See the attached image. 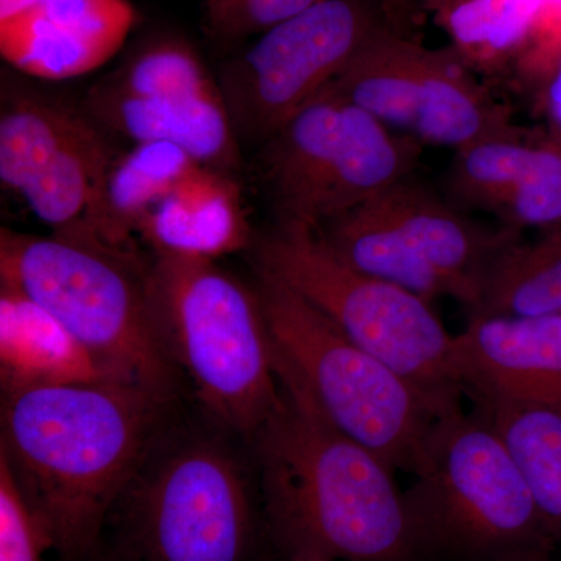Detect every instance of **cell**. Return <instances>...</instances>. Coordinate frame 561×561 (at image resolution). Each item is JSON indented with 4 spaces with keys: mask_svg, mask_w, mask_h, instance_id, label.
Returning <instances> with one entry per match:
<instances>
[{
    "mask_svg": "<svg viewBox=\"0 0 561 561\" xmlns=\"http://www.w3.org/2000/svg\"><path fill=\"white\" fill-rule=\"evenodd\" d=\"M165 404L113 379L9 391L0 461L61 561L101 548L106 518L157 443Z\"/></svg>",
    "mask_w": 561,
    "mask_h": 561,
    "instance_id": "1",
    "label": "cell"
},
{
    "mask_svg": "<svg viewBox=\"0 0 561 561\" xmlns=\"http://www.w3.org/2000/svg\"><path fill=\"white\" fill-rule=\"evenodd\" d=\"M256 449L265 524L280 556L323 561H415L394 471L334 430L280 378Z\"/></svg>",
    "mask_w": 561,
    "mask_h": 561,
    "instance_id": "2",
    "label": "cell"
},
{
    "mask_svg": "<svg viewBox=\"0 0 561 561\" xmlns=\"http://www.w3.org/2000/svg\"><path fill=\"white\" fill-rule=\"evenodd\" d=\"M0 276L2 287L49 312L106 378L172 400L179 371L158 337L149 268L136 251L2 230Z\"/></svg>",
    "mask_w": 561,
    "mask_h": 561,
    "instance_id": "3",
    "label": "cell"
},
{
    "mask_svg": "<svg viewBox=\"0 0 561 561\" xmlns=\"http://www.w3.org/2000/svg\"><path fill=\"white\" fill-rule=\"evenodd\" d=\"M147 289L165 356L206 413L253 437L280 398L275 350L257 295L216 261L157 254Z\"/></svg>",
    "mask_w": 561,
    "mask_h": 561,
    "instance_id": "4",
    "label": "cell"
},
{
    "mask_svg": "<svg viewBox=\"0 0 561 561\" xmlns=\"http://www.w3.org/2000/svg\"><path fill=\"white\" fill-rule=\"evenodd\" d=\"M256 295L280 378L294 382L334 430L391 470L415 474L432 427L446 412L261 268Z\"/></svg>",
    "mask_w": 561,
    "mask_h": 561,
    "instance_id": "5",
    "label": "cell"
},
{
    "mask_svg": "<svg viewBox=\"0 0 561 561\" xmlns=\"http://www.w3.org/2000/svg\"><path fill=\"white\" fill-rule=\"evenodd\" d=\"M413 478L402 496L415 561H491L556 546L481 412L460 405L438 416Z\"/></svg>",
    "mask_w": 561,
    "mask_h": 561,
    "instance_id": "6",
    "label": "cell"
},
{
    "mask_svg": "<svg viewBox=\"0 0 561 561\" xmlns=\"http://www.w3.org/2000/svg\"><path fill=\"white\" fill-rule=\"evenodd\" d=\"M257 264L443 412L460 408L465 393L454 370V334L431 301L356 271L301 225L279 221L261 239Z\"/></svg>",
    "mask_w": 561,
    "mask_h": 561,
    "instance_id": "7",
    "label": "cell"
},
{
    "mask_svg": "<svg viewBox=\"0 0 561 561\" xmlns=\"http://www.w3.org/2000/svg\"><path fill=\"white\" fill-rule=\"evenodd\" d=\"M423 144L360 106L323 94L265 142L280 224L319 230L413 175Z\"/></svg>",
    "mask_w": 561,
    "mask_h": 561,
    "instance_id": "8",
    "label": "cell"
},
{
    "mask_svg": "<svg viewBox=\"0 0 561 561\" xmlns=\"http://www.w3.org/2000/svg\"><path fill=\"white\" fill-rule=\"evenodd\" d=\"M157 445V443H154ZM239 460L216 440L154 446L122 494V542L130 561H247L253 502Z\"/></svg>",
    "mask_w": 561,
    "mask_h": 561,
    "instance_id": "9",
    "label": "cell"
},
{
    "mask_svg": "<svg viewBox=\"0 0 561 561\" xmlns=\"http://www.w3.org/2000/svg\"><path fill=\"white\" fill-rule=\"evenodd\" d=\"M423 146L454 151L519 127L511 106L451 47L432 49L387 25L324 91Z\"/></svg>",
    "mask_w": 561,
    "mask_h": 561,
    "instance_id": "10",
    "label": "cell"
},
{
    "mask_svg": "<svg viewBox=\"0 0 561 561\" xmlns=\"http://www.w3.org/2000/svg\"><path fill=\"white\" fill-rule=\"evenodd\" d=\"M387 25L394 24L378 0H321L261 33L228 72L224 95L232 124L267 142Z\"/></svg>",
    "mask_w": 561,
    "mask_h": 561,
    "instance_id": "11",
    "label": "cell"
},
{
    "mask_svg": "<svg viewBox=\"0 0 561 561\" xmlns=\"http://www.w3.org/2000/svg\"><path fill=\"white\" fill-rule=\"evenodd\" d=\"M116 157L79 111L36 94H18L3 105L0 180L55 236L111 247L105 190Z\"/></svg>",
    "mask_w": 561,
    "mask_h": 561,
    "instance_id": "12",
    "label": "cell"
},
{
    "mask_svg": "<svg viewBox=\"0 0 561 561\" xmlns=\"http://www.w3.org/2000/svg\"><path fill=\"white\" fill-rule=\"evenodd\" d=\"M88 103L92 119L135 144H173L213 169L238 160L225 95L194 50L176 41L139 51Z\"/></svg>",
    "mask_w": 561,
    "mask_h": 561,
    "instance_id": "13",
    "label": "cell"
},
{
    "mask_svg": "<svg viewBox=\"0 0 561 561\" xmlns=\"http://www.w3.org/2000/svg\"><path fill=\"white\" fill-rule=\"evenodd\" d=\"M454 370L476 405L561 415V317L470 316L454 334Z\"/></svg>",
    "mask_w": 561,
    "mask_h": 561,
    "instance_id": "14",
    "label": "cell"
},
{
    "mask_svg": "<svg viewBox=\"0 0 561 561\" xmlns=\"http://www.w3.org/2000/svg\"><path fill=\"white\" fill-rule=\"evenodd\" d=\"M135 22L128 0H43L0 21V54L35 79H76L110 61Z\"/></svg>",
    "mask_w": 561,
    "mask_h": 561,
    "instance_id": "15",
    "label": "cell"
},
{
    "mask_svg": "<svg viewBox=\"0 0 561 561\" xmlns=\"http://www.w3.org/2000/svg\"><path fill=\"white\" fill-rule=\"evenodd\" d=\"M378 201L415 260L438 279L446 297L468 311L479 300L491 261L505 243L523 236L504 225L490 227L472 220L413 175L383 192Z\"/></svg>",
    "mask_w": 561,
    "mask_h": 561,
    "instance_id": "16",
    "label": "cell"
},
{
    "mask_svg": "<svg viewBox=\"0 0 561 561\" xmlns=\"http://www.w3.org/2000/svg\"><path fill=\"white\" fill-rule=\"evenodd\" d=\"M139 234L157 254L216 261L245 247L250 227L238 186L201 165L150 210Z\"/></svg>",
    "mask_w": 561,
    "mask_h": 561,
    "instance_id": "17",
    "label": "cell"
},
{
    "mask_svg": "<svg viewBox=\"0 0 561 561\" xmlns=\"http://www.w3.org/2000/svg\"><path fill=\"white\" fill-rule=\"evenodd\" d=\"M545 0H421L449 47L483 80L512 83Z\"/></svg>",
    "mask_w": 561,
    "mask_h": 561,
    "instance_id": "18",
    "label": "cell"
},
{
    "mask_svg": "<svg viewBox=\"0 0 561 561\" xmlns=\"http://www.w3.org/2000/svg\"><path fill=\"white\" fill-rule=\"evenodd\" d=\"M561 162V136L527 128L479 140L454 151L449 168L451 202L459 208L496 214L519 187Z\"/></svg>",
    "mask_w": 561,
    "mask_h": 561,
    "instance_id": "19",
    "label": "cell"
},
{
    "mask_svg": "<svg viewBox=\"0 0 561 561\" xmlns=\"http://www.w3.org/2000/svg\"><path fill=\"white\" fill-rule=\"evenodd\" d=\"M0 348L9 391L108 379L49 312L5 287L0 297Z\"/></svg>",
    "mask_w": 561,
    "mask_h": 561,
    "instance_id": "20",
    "label": "cell"
},
{
    "mask_svg": "<svg viewBox=\"0 0 561 561\" xmlns=\"http://www.w3.org/2000/svg\"><path fill=\"white\" fill-rule=\"evenodd\" d=\"M470 316L561 317V225L505 243Z\"/></svg>",
    "mask_w": 561,
    "mask_h": 561,
    "instance_id": "21",
    "label": "cell"
},
{
    "mask_svg": "<svg viewBox=\"0 0 561 561\" xmlns=\"http://www.w3.org/2000/svg\"><path fill=\"white\" fill-rule=\"evenodd\" d=\"M202 162L169 142H138L117 154L105 190L106 239L113 249H133V234L158 203L172 194Z\"/></svg>",
    "mask_w": 561,
    "mask_h": 561,
    "instance_id": "22",
    "label": "cell"
},
{
    "mask_svg": "<svg viewBox=\"0 0 561 561\" xmlns=\"http://www.w3.org/2000/svg\"><path fill=\"white\" fill-rule=\"evenodd\" d=\"M511 451L542 527L561 545V415L526 405H476Z\"/></svg>",
    "mask_w": 561,
    "mask_h": 561,
    "instance_id": "23",
    "label": "cell"
},
{
    "mask_svg": "<svg viewBox=\"0 0 561 561\" xmlns=\"http://www.w3.org/2000/svg\"><path fill=\"white\" fill-rule=\"evenodd\" d=\"M50 542L0 461V561H41Z\"/></svg>",
    "mask_w": 561,
    "mask_h": 561,
    "instance_id": "24",
    "label": "cell"
},
{
    "mask_svg": "<svg viewBox=\"0 0 561 561\" xmlns=\"http://www.w3.org/2000/svg\"><path fill=\"white\" fill-rule=\"evenodd\" d=\"M494 216L500 225L523 232L561 225V162L519 187Z\"/></svg>",
    "mask_w": 561,
    "mask_h": 561,
    "instance_id": "25",
    "label": "cell"
},
{
    "mask_svg": "<svg viewBox=\"0 0 561 561\" xmlns=\"http://www.w3.org/2000/svg\"><path fill=\"white\" fill-rule=\"evenodd\" d=\"M319 2L321 0H224L210 16L221 31L231 35H261Z\"/></svg>",
    "mask_w": 561,
    "mask_h": 561,
    "instance_id": "26",
    "label": "cell"
},
{
    "mask_svg": "<svg viewBox=\"0 0 561 561\" xmlns=\"http://www.w3.org/2000/svg\"><path fill=\"white\" fill-rule=\"evenodd\" d=\"M560 57L561 0H545L529 49L513 76V87L529 94Z\"/></svg>",
    "mask_w": 561,
    "mask_h": 561,
    "instance_id": "27",
    "label": "cell"
},
{
    "mask_svg": "<svg viewBox=\"0 0 561 561\" xmlns=\"http://www.w3.org/2000/svg\"><path fill=\"white\" fill-rule=\"evenodd\" d=\"M529 94L542 127L561 136V57Z\"/></svg>",
    "mask_w": 561,
    "mask_h": 561,
    "instance_id": "28",
    "label": "cell"
},
{
    "mask_svg": "<svg viewBox=\"0 0 561 561\" xmlns=\"http://www.w3.org/2000/svg\"><path fill=\"white\" fill-rule=\"evenodd\" d=\"M378 2L398 28L409 32L415 18V0H378Z\"/></svg>",
    "mask_w": 561,
    "mask_h": 561,
    "instance_id": "29",
    "label": "cell"
},
{
    "mask_svg": "<svg viewBox=\"0 0 561 561\" xmlns=\"http://www.w3.org/2000/svg\"><path fill=\"white\" fill-rule=\"evenodd\" d=\"M39 2H43V0H0V21L16 16V14L32 9L33 5Z\"/></svg>",
    "mask_w": 561,
    "mask_h": 561,
    "instance_id": "30",
    "label": "cell"
},
{
    "mask_svg": "<svg viewBox=\"0 0 561 561\" xmlns=\"http://www.w3.org/2000/svg\"><path fill=\"white\" fill-rule=\"evenodd\" d=\"M551 551L552 549H534V551L512 553V556L491 561H551Z\"/></svg>",
    "mask_w": 561,
    "mask_h": 561,
    "instance_id": "31",
    "label": "cell"
},
{
    "mask_svg": "<svg viewBox=\"0 0 561 561\" xmlns=\"http://www.w3.org/2000/svg\"><path fill=\"white\" fill-rule=\"evenodd\" d=\"M84 561H130L125 559L124 556L119 551H101V548L98 549L91 557H88Z\"/></svg>",
    "mask_w": 561,
    "mask_h": 561,
    "instance_id": "32",
    "label": "cell"
},
{
    "mask_svg": "<svg viewBox=\"0 0 561 561\" xmlns=\"http://www.w3.org/2000/svg\"><path fill=\"white\" fill-rule=\"evenodd\" d=\"M275 561H323V560H316V559H302V557H287V556H280L279 560Z\"/></svg>",
    "mask_w": 561,
    "mask_h": 561,
    "instance_id": "33",
    "label": "cell"
},
{
    "mask_svg": "<svg viewBox=\"0 0 561 561\" xmlns=\"http://www.w3.org/2000/svg\"><path fill=\"white\" fill-rule=\"evenodd\" d=\"M206 3H208L209 13H213L217 7H220L221 3H224V0H206Z\"/></svg>",
    "mask_w": 561,
    "mask_h": 561,
    "instance_id": "34",
    "label": "cell"
}]
</instances>
